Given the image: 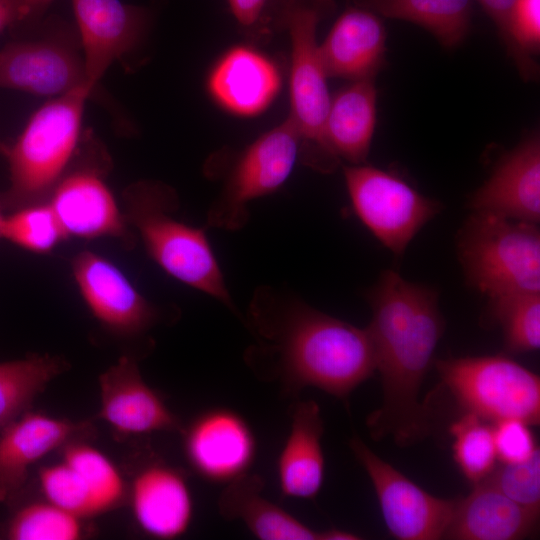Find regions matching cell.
<instances>
[{
  "label": "cell",
  "instance_id": "6da1fadb",
  "mask_svg": "<svg viewBox=\"0 0 540 540\" xmlns=\"http://www.w3.org/2000/svg\"><path fill=\"white\" fill-rule=\"evenodd\" d=\"M246 322L256 340L246 353L247 362L286 393L314 387L346 400L376 370L366 328L275 288L256 290Z\"/></svg>",
  "mask_w": 540,
  "mask_h": 540
},
{
  "label": "cell",
  "instance_id": "7a4b0ae2",
  "mask_svg": "<svg viewBox=\"0 0 540 540\" xmlns=\"http://www.w3.org/2000/svg\"><path fill=\"white\" fill-rule=\"evenodd\" d=\"M367 297L372 318L366 329L383 393L367 426L373 439L391 437L406 447L432 430L430 409L419 401V394L445 328L438 294L386 270Z\"/></svg>",
  "mask_w": 540,
  "mask_h": 540
},
{
  "label": "cell",
  "instance_id": "3957f363",
  "mask_svg": "<svg viewBox=\"0 0 540 540\" xmlns=\"http://www.w3.org/2000/svg\"><path fill=\"white\" fill-rule=\"evenodd\" d=\"M127 223L167 274L234 309L223 273L202 228L174 216L178 197L168 185L139 181L123 194Z\"/></svg>",
  "mask_w": 540,
  "mask_h": 540
},
{
  "label": "cell",
  "instance_id": "277c9868",
  "mask_svg": "<svg viewBox=\"0 0 540 540\" xmlns=\"http://www.w3.org/2000/svg\"><path fill=\"white\" fill-rule=\"evenodd\" d=\"M92 95L80 88L49 99L31 115L5 157L10 185L0 193L2 210L47 201L79 153L85 105Z\"/></svg>",
  "mask_w": 540,
  "mask_h": 540
},
{
  "label": "cell",
  "instance_id": "5b68a950",
  "mask_svg": "<svg viewBox=\"0 0 540 540\" xmlns=\"http://www.w3.org/2000/svg\"><path fill=\"white\" fill-rule=\"evenodd\" d=\"M278 19L289 34L291 65L289 75L290 114L300 136L305 162L321 172H331L339 158L325 138V120L330 104L324 72L318 24L335 11L333 0H278Z\"/></svg>",
  "mask_w": 540,
  "mask_h": 540
},
{
  "label": "cell",
  "instance_id": "8992f818",
  "mask_svg": "<svg viewBox=\"0 0 540 540\" xmlns=\"http://www.w3.org/2000/svg\"><path fill=\"white\" fill-rule=\"evenodd\" d=\"M457 245L466 280L489 300L540 292V231L535 223L473 211Z\"/></svg>",
  "mask_w": 540,
  "mask_h": 540
},
{
  "label": "cell",
  "instance_id": "52a82bcc",
  "mask_svg": "<svg viewBox=\"0 0 540 540\" xmlns=\"http://www.w3.org/2000/svg\"><path fill=\"white\" fill-rule=\"evenodd\" d=\"M442 382L464 412L490 423L519 419L540 422V378L503 356L439 359L433 362Z\"/></svg>",
  "mask_w": 540,
  "mask_h": 540
},
{
  "label": "cell",
  "instance_id": "ba28073f",
  "mask_svg": "<svg viewBox=\"0 0 540 540\" xmlns=\"http://www.w3.org/2000/svg\"><path fill=\"white\" fill-rule=\"evenodd\" d=\"M347 191L362 223L395 255H401L418 231L441 210L392 172L366 165L344 167Z\"/></svg>",
  "mask_w": 540,
  "mask_h": 540
},
{
  "label": "cell",
  "instance_id": "9c48e42d",
  "mask_svg": "<svg viewBox=\"0 0 540 540\" xmlns=\"http://www.w3.org/2000/svg\"><path fill=\"white\" fill-rule=\"evenodd\" d=\"M300 153V136L289 117L252 142L239 156L209 208L207 224L238 230L248 220V204L280 188Z\"/></svg>",
  "mask_w": 540,
  "mask_h": 540
},
{
  "label": "cell",
  "instance_id": "30bf717a",
  "mask_svg": "<svg viewBox=\"0 0 540 540\" xmlns=\"http://www.w3.org/2000/svg\"><path fill=\"white\" fill-rule=\"evenodd\" d=\"M351 451L369 476L390 534L400 540H437L445 537L458 498L436 497L375 454L354 435Z\"/></svg>",
  "mask_w": 540,
  "mask_h": 540
},
{
  "label": "cell",
  "instance_id": "8fae6325",
  "mask_svg": "<svg viewBox=\"0 0 540 540\" xmlns=\"http://www.w3.org/2000/svg\"><path fill=\"white\" fill-rule=\"evenodd\" d=\"M107 159H75L47 199L68 237L112 238L133 246L135 233L105 180Z\"/></svg>",
  "mask_w": 540,
  "mask_h": 540
},
{
  "label": "cell",
  "instance_id": "7c38bea8",
  "mask_svg": "<svg viewBox=\"0 0 540 540\" xmlns=\"http://www.w3.org/2000/svg\"><path fill=\"white\" fill-rule=\"evenodd\" d=\"M0 87L50 98L96 88L87 79L79 41L61 35L7 43L0 50Z\"/></svg>",
  "mask_w": 540,
  "mask_h": 540
},
{
  "label": "cell",
  "instance_id": "4fadbf2b",
  "mask_svg": "<svg viewBox=\"0 0 540 540\" xmlns=\"http://www.w3.org/2000/svg\"><path fill=\"white\" fill-rule=\"evenodd\" d=\"M71 270L88 310L110 333L131 338L146 333L158 322L159 309L104 256L81 251L73 257Z\"/></svg>",
  "mask_w": 540,
  "mask_h": 540
},
{
  "label": "cell",
  "instance_id": "5bb4252c",
  "mask_svg": "<svg viewBox=\"0 0 540 540\" xmlns=\"http://www.w3.org/2000/svg\"><path fill=\"white\" fill-rule=\"evenodd\" d=\"M72 8L86 76L96 87L114 62L140 45L148 12L121 0H72Z\"/></svg>",
  "mask_w": 540,
  "mask_h": 540
},
{
  "label": "cell",
  "instance_id": "9a60e30c",
  "mask_svg": "<svg viewBox=\"0 0 540 540\" xmlns=\"http://www.w3.org/2000/svg\"><path fill=\"white\" fill-rule=\"evenodd\" d=\"M182 432L185 457L202 478L227 484L248 473L256 455V440L248 423L236 412L207 410Z\"/></svg>",
  "mask_w": 540,
  "mask_h": 540
},
{
  "label": "cell",
  "instance_id": "2e32d148",
  "mask_svg": "<svg viewBox=\"0 0 540 540\" xmlns=\"http://www.w3.org/2000/svg\"><path fill=\"white\" fill-rule=\"evenodd\" d=\"M100 411L119 437L181 430L177 416L142 377L135 359L123 355L99 376Z\"/></svg>",
  "mask_w": 540,
  "mask_h": 540
},
{
  "label": "cell",
  "instance_id": "e0dca14e",
  "mask_svg": "<svg viewBox=\"0 0 540 540\" xmlns=\"http://www.w3.org/2000/svg\"><path fill=\"white\" fill-rule=\"evenodd\" d=\"M92 432L88 422L30 410L3 427L0 430V502H8L19 493L34 464Z\"/></svg>",
  "mask_w": 540,
  "mask_h": 540
},
{
  "label": "cell",
  "instance_id": "ac0fdd59",
  "mask_svg": "<svg viewBox=\"0 0 540 540\" xmlns=\"http://www.w3.org/2000/svg\"><path fill=\"white\" fill-rule=\"evenodd\" d=\"M473 211L537 224L540 221V138L532 133L505 154L471 196Z\"/></svg>",
  "mask_w": 540,
  "mask_h": 540
},
{
  "label": "cell",
  "instance_id": "d6986e66",
  "mask_svg": "<svg viewBox=\"0 0 540 540\" xmlns=\"http://www.w3.org/2000/svg\"><path fill=\"white\" fill-rule=\"evenodd\" d=\"M129 503L139 529L149 537L172 540L189 529L194 513L184 475L163 462L142 467L128 486Z\"/></svg>",
  "mask_w": 540,
  "mask_h": 540
},
{
  "label": "cell",
  "instance_id": "ffe728a7",
  "mask_svg": "<svg viewBox=\"0 0 540 540\" xmlns=\"http://www.w3.org/2000/svg\"><path fill=\"white\" fill-rule=\"evenodd\" d=\"M281 75L275 63L260 51L235 46L215 63L207 90L229 113L253 117L266 110L278 95Z\"/></svg>",
  "mask_w": 540,
  "mask_h": 540
},
{
  "label": "cell",
  "instance_id": "44dd1931",
  "mask_svg": "<svg viewBox=\"0 0 540 540\" xmlns=\"http://www.w3.org/2000/svg\"><path fill=\"white\" fill-rule=\"evenodd\" d=\"M386 38L381 17L357 6L347 9L320 44L327 78L374 79L385 64Z\"/></svg>",
  "mask_w": 540,
  "mask_h": 540
},
{
  "label": "cell",
  "instance_id": "7402d4cb",
  "mask_svg": "<svg viewBox=\"0 0 540 540\" xmlns=\"http://www.w3.org/2000/svg\"><path fill=\"white\" fill-rule=\"evenodd\" d=\"M290 416V431L277 461L279 487L283 497L311 500L320 492L325 473L320 408L313 400L299 401Z\"/></svg>",
  "mask_w": 540,
  "mask_h": 540
},
{
  "label": "cell",
  "instance_id": "603a6c76",
  "mask_svg": "<svg viewBox=\"0 0 540 540\" xmlns=\"http://www.w3.org/2000/svg\"><path fill=\"white\" fill-rule=\"evenodd\" d=\"M457 506L445 534L456 540H516L531 534L539 514L517 504L486 479Z\"/></svg>",
  "mask_w": 540,
  "mask_h": 540
},
{
  "label": "cell",
  "instance_id": "cb8c5ba5",
  "mask_svg": "<svg viewBox=\"0 0 540 540\" xmlns=\"http://www.w3.org/2000/svg\"><path fill=\"white\" fill-rule=\"evenodd\" d=\"M263 480L246 473L227 483L218 508L229 520H240L261 540H324L316 531L262 495Z\"/></svg>",
  "mask_w": 540,
  "mask_h": 540
},
{
  "label": "cell",
  "instance_id": "d4e9b609",
  "mask_svg": "<svg viewBox=\"0 0 540 540\" xmlns=\"http://www.w3.org/2000/svg\"><path fill=\"white\" fill-rule=\"evenodd\" d=\"M374 79L352 81L332 98L325 120V138L332 152L352 165L364 164L376 127Z\"/></svg>",
  "mask_w": 540,
  "mask_h": 540
},
{
  "label": "cell",
  "instance_id": "484cf974",
  "mask_svg": "<svg viewBox=\"0 0 540 540\" xmlns=\"http://www.w3.org/2000/svg\"><path fill=\"white\" fill-rule=\"evenodd\" d=\"M379 17L414 23L445 48L460 45L471 24L472 0H353Z\"/></svg>",
  "mask_w": 540,
  "mask_h": 540
},
{
  "label": "cell",
  "instance_id": "4316f807",
  "mask_svg": "<svg viewBox=\"0 0 540 540\" xmlns=\"http://www.w3.org/2000/svg\"><path fill=\"white\" fill-rule=\"evenodd\" d=\"M67 367L64 359L49 354L0 362V430L30 410L36 397Z\"/></svg>",
  "mask_w": 540,
  "mask_h": 540
},
{
  "label": "cell",
  "instance_id": "83f0119b",
  "mask_svg": "<svg viewBox=\"0 0 540 540\" xmlns=\"http://www.w3.org/2000/svg\"><path fill=\"white\" fill-rule=\"evenodd\" d=\"M62 461L83 478L93 498L96 514L108 512L121 504L128 486L114 463L100 450L76 440L62 448Z\"/></svg>",
  "mask_w": 540,
  "mask_h": 540
},
{
  "label": "cell",
  "instance_id": "f1b7e54d",
  "mask_svg": "<svg viewBox=\"0 0 540 540\" xmlns=\"http://www.w3.org/2000/svg\"><path fill=\"white\" fill-rule=\"evenodd\" d=\"M453 437V457L472 484L484 480L496 466L492 424L472 413L464 412L449 427Z\"/></svg>",
  "mask_w": 540,
  "mask_h": 540
},
{
  "label": "cell",
  "instance_id": "f546056e",
  "mask_svg": "<svg viewBox=\"0 0 540 540\" xmlns=\"http://www.w3.org/2000/svg\"><path fill=\"white\" fill-rule=\"evenodd\" d=\"M490 317L503 329L509 353L540 347V292L517 293L489 300Z\"/></svg>",
  "mask_w": 540,
  "mask_h": 540
},
{
  "label": "cell",
  "instance_id": "4dcf8cb0",
  "mask_svg": "<svg viewBox=\"0 0 540 540\" xmlns=\"http://www.w3.org/2000/svg\"><path fill=\"white\" fill-rule=\"evenodd\" d=\"M82 520L47 500L36 501L13 514L5 535L11 540H77L83 536Z\"/></svg>",
  "mask_w": 540,
  "mask_h": 540
},
{
  "label": "cell",
  "instance_id": "1f68e13d",
  "mask_svg": "<svg viewBox=\"0 0 540 540\" xmlns=\"http://www.w3.org/2000/svg\"><path fill=\"white\" fill-rule=\"evenodd\" d=\"M3 238L27 251L46 254L67 236L46 201L19 208L6 216Z\"/></svg>",
  "mask_w": 540,
  "mask_h": 540
},
{
  "label": "cell",
  "instance_id": "d6a6232c",
  "mask_svg": "<svg viewBox=\"0 0 540 540\" xmlns=\"http://www.w3.org/2000/svg\"><path fill=\"white\" fill-rule=\"evenodd\" d=\"M510 58L520 76L526 80L538 77L533 56L540 50V0H513L509 15Z\"/></svg>",
  "mask_w": 540,
  "mask_h": 540
},
{
  "label": "cell",
  "instance_id": "836d02e7",
  "mask_svg": "<svg viewBox=\"0 0 540 540\" xmlns=\"http://www.w3.org/2000/svg\"><path fill=\"white\" fill-rule=\"evenodd\" d=\"M46 500L82 519L96 516L92 495L83 478L64 461L39 470Z\"/></svg>",
  "mask_w": 540,
  "mask_h": 540
},
{
  "label": "cell",
  "instance_id": "e575fe53",
  "mask_svg": "<svg viewBox=\"0 0 540 540\" xmlns=\"http://www.w3.org/2000/svg\"><path fill=\"white\" fill-rule=\"evenodd\" d=\"M517 504L539 514L540 511V450L519 463L495 466L485 478Z\"/></svg>",
  "mask_w": 540,
  "mask_h": 540
},
{
  "label": "cell",
  "instance_id": "d590c367",
  "mask_svg": "<svg viewBox=\"0 0 540 540\" xmlns=\"http://www.w3.org/2000/svg\"><path fill=\"white\" fill-rule=\"evenodd\" d=\"M492 424L496 456L501 463L523 462L539 449L526 422L504 419Z\"/></svg>",
  "mask_w": 540,
  "mask_h": 540
},
{
  "label": "cell",
  "instance_id": "8d00e7d4",
  "mask_svg": "<svg viewBox=\"0 0 540 540\" xmlns=\"http://www.w3.org/2000/svg\"><path fill=\"white\" fill-rule=\"evenodd\" d=\"M478 2L496 26L509 55L511 51L509 15L513 0H478Z\"/></svg>",
  "mask_w": 540,
  "mask_h": 540
},
{
  "label": "cell",
  "instance_id": "74e56055",
  "mask_svg": "<svg viewBox=\"0 0 540 540\" xmlns=\"http://www.w3.org/2000/svg\"><path fill=\"white\" fill-rule=\"evenodd\" d=\"M266 0H228L237 22L245 28H254L260 22Z\"/></svg>",
  "mask_w": 540,
  "mask_h": 540
},
{
  "label": "cell",
  "instance_id": "f35d334b",
  "mask_svg": "<svg viewBox=\"0 0 540 540\" xmlns=\"http://www.w3.org/2000/svg\"><path fill=\"white\" fill-rule=\"evenodd\" d=\"M54 0H16L21 22L38 19Z\"/></svg>",
  "mask_w": 540,
  "mask_h": 540
},
{
  "label": "cell",
  "instance_id": "ab89813d",
  "mask_svg": "<svg viewBox=\"0 0 540 540\" xmlns=\"http://www.w3.org/2000/svg\"><path fill=\"white\" fill-rule=\"evenodd\" d=\"M21 22L16 0H0V33Z\"/></svg>",
  "mask_w": 540,
  "mask_h": 540
},
{
  "label": "cell",
  "instance_id": "60d3db41",
  "mask_svg": "<svg viewBox=\"0 0 540 540\" xmlns=\"http://www.w3.org/2000/svg\"><path fill=\"white\" fill-rule=\"evenodd\" d=\"M2 211L3 210L0 208V238H3L5 219H6V215H4Z\"/></svg>",
  "mask_w": 540,
  "mask_h": 540
},
{
  "label": "cell",
  "instance_id": "b9f144b4",
  "mask_svg": "<svg viewBox=\"0 0 540 540\" xmlns=\"http://www.w3.org/2000/svg\"><path fill=\"white\" fill-rule=\"evenodd\" d=\"M8 149H9V145H7L6 143H4L1 139H0V155L6 157L7 153H8Z\"/></svg>",
  "mask_w": 540,
  "mask_h": 540
}]
</instances>
